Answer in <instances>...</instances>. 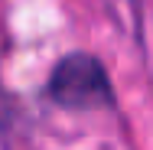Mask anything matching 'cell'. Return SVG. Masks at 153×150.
Returning <instances> with one entry per match:
<instances>
[{
  "label": "cell",
  "instance_id": "6da1fadb",
  "mask_svg": "<svg viewBox=\"0 0 153 150\" xmlns=\"http://www.w3.org/2000/svg\"><path fill=\"white\" fill-rule=\"evenodd\" d=\"M46 95L65 111H111L114 88L104 62L91 52H68L49 72Z\"/></svg>",
  "mask_w": 153,
  "mask_h": 150
}]
</instances>
